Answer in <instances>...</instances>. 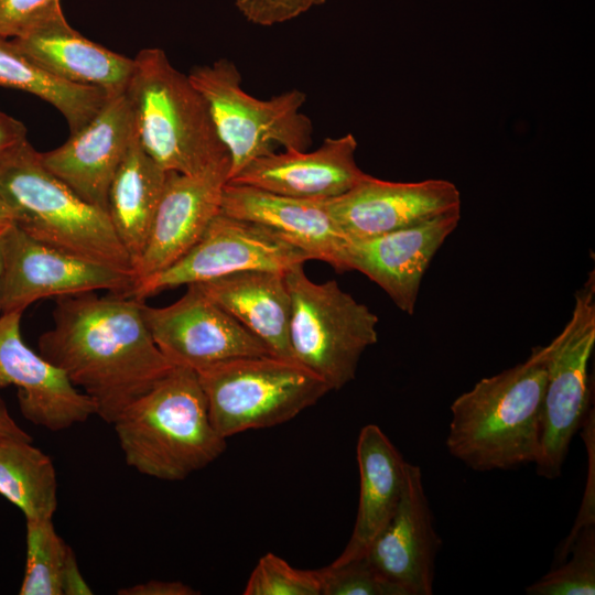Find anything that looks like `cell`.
<instances>
[{
	"mask_svg": "<svg viewBox=\"0 0 595 595\" xmlns=\"http://www.w3.org/2000/svg\"><path fill=\"white\" fill-rule=\"evenodd\" d=\"M142 303L112 293L56 298L54 325L39 338V353L83 389L109 424L174 367L154 343Z\"/></svg>",
	"mask_w": 595,
	"mask_h": 595,
	"instance_id": "6da1fadb",
	"label": "cell"
},
{
	"mask_svg": "<svg viewBox=\"0 0 595 595\" xmlns=\"http://www.w3.org/2000/svg\"><path fill=\"white\" fill-rule=\"evenodd\" d=\"M548 347L520 364L482 378L451 405V455L477 472L534 463L540 450Z\"/></svg>",
	"mask_w": 595,
	"mask_h": 595,
	"instance_id": "7a4b0ae2",
	"label": "cell"
},
{
	"mask_svg": "<svg viewBox=\"0 0 595 595\" xmlns=\"http://www.w3.org/2000/svg\"><path fill=\"white\" fill-rule=\"evenodd\" d=\"M128 466L162 480H182L226 450L214 428L197 374L174 366L112 423Z\"/></svg>",
	"mask_w": 595,
	"mask_h": 595,
	"instance_id": "3957f363",
	"label": "cell"
},
{
	"mask_svg": "<svg viewBox=\"0 0 595 595\" xmlns=\"http://www.w3.org/2000/svg\"><path fill=\"white\" fill-rule=\"evenodd\" d=\"M0 197L12 209L14 224L32 238L134 274L108 213L52 174L28 139L0 160Z\"/></svg>",
	"mask_w": 595,
	"mask_h": 595,
	"instance_id": "277c9868",
	"label": "cell"
},
{
	"mask_svg": "<svg viewBox=\"0 0 595 595\" xmlns=\"http://www.w3.org/2000/svg\"><path fill=\"white\" fill-rule=\"evenodd\" d=\"M125 94L141 147L166 172L195 174L229 156L206 99L163 50L133 57Z\"/></svg>",
	"mask_w": 595,
	"mask_h": 595,
	"instance_id": "5b68a950",
	"label": "cell"
},
{
	"mask_svg": "<svg viewBox=\"0 0 595 595\" xmlns=\"http://www.w3.org/2000/svg\"><path fill=\"white\" fill-rule=\"evenodd\" d=\"M196 374L210 421L226 440L290 421L331 391L296 360L275 355L238 357Z\"/></svg>",
	"mask_w": 595,
	"mask_h": 595,
	"instance_id": "8992f818",
	"label": "cell"
},
{
	"mask_svg": "<svg viewBox=\"0 0 595 595\" xmlns=\"http://www.w3.org/2000/svg\"><path fill=\"white\" fill-rule=\"evenodd\" d=\"M188 77L206 99L229 155V180L278 147L298 151L310 147L313 126L301 112L303 91L291 89L267 100L252 97L241 88V74L227 58L195 66Z\"/></svg>",
	"mask_w": 595,
	"mask_h": 595,
	"instance_id": "52a82bcc",
	"label": "cell"
},
{
	"mask_svg": "<svg viewBox=\"0 0 595 595\" xmlns=\"http://www.w3.org/2000/svg\"><path fill=\"white\" fill-rule=\"evenodd\" d=\"M291 295L293 359L338 390L350 382L363 353L378 340V316L338 283L313 282L303 264L285 273Z\"/></svg>",
	"mask_w": 595,
	"mask_h": 595,
	"instance_id": "ba28073f",
	"label": "cell"
},
{
	"mask_svg": "<svg viewBox=\"0 0 595 595\" xmlns=\"http://www.w3.org/2000/svg\"><path fill=\"white\" fill-rule=\"evenodd\" d=\"M572 315L551 340L542 399L537 474L561 475L570 443L588 412V364L595 346V273L592 270L575 292Z\"/></svg>",
	"mask_w": 595,
	"mask_h": 595,
	"instance_id": "9c48e42d",
	"label": "cell"
},
{
	"mask_svg": "<svg viewBox=\"0 0 595 595\" xmlns=\"http://www.w3.org/2000/svg\"><path fill=\"white\" fill-rule=\"evenodd\" d=\"M309 260L312 259L305 252L271 230L220 212L182 258L136 283L127 296L144 302L165 290L237 272L266 270L286 273Z\"/></svg>",
	"mask_w": 595,
	"mask_h": 595,
	"instance_id": "30bf717a",
	"label": "cell"
},
{
	"mask_svg": "<svg viewBox=\"0 0 595 595\" xmlns=\"http://www.w3.org/2000/svg\"><path fill=\"white\" fill-rule=\"evenodd\" d=\"M0 310L22 312L35 301L97 290L128 295L136 275L45 245L14 223L1 236Z\"/></svg>",
	"mask_w": 595,
	"mask_h": 595,
	"instance_id": "8fae6325",
	"label": "cell"
},
{
	"mask_svg": "<svg viewBox=\"0 0 595 595\" xmlns=\"http://www.w3.org/2000/svg\"><path fill=\"white\" fill-rule=\"evenodd\" d=\"M186 286V292L167 306L141 305L154 343L174 366L197 371L238 357L273 355L196 284Z\"/></svg>",
	"mask_w": 595,
	"mask_h": 595,
	"instance_id": "7c38bea8",
	"label": "cell"
},
{
	"mask_svg": "<svg viewBox=\"0 0 595 595\" xmlns=\"http://www.w3.org/2000/svg\"><path fill=\"white\" fill-rule=\"evenodd\" d=\"M459 219L461 209L376 237L346 239L336 270L365 274L399 310L412 315L423 277Z\"/></svg>",
	"mask_w": 595,
	"mask_h": 595,
	"instance_id": "4fadbf2b",
	"label": "cell"
},
{
	"mask_svg": "<svg viewBox=\"0 0 595 595\" xmlns=\"http://www.w3.org/2000/svg\"><path fill=\"white\" fill-rule=\"evenodd\" d=\"M346 239L376 237L461 209V193L446 180L383 181L367 174L348 192L323 201Z\"/></svg>",
	"mask_w": 595,
	"mask_h": 595,
	"instance_id": "5bb4252c",
	"label": "cell"
},
{
	"mask_svg": "<svg viewBox=\"0 0 595 595\" xmlns=\"http://www.w3.org/2000/svg\"><path fill=\"white\" fill-rule=\"evenodd\" d=\"M229 156L195 174L167 172L143 252L133 271L136 283L182 258L220 213L229 181Z\"/></svg>",
	"mask_w": 595,
	"mask_h": 595,
	"instance_id": "9a60e30c",
	"label": "cell"
},
{
	"mask_svg": "<svg viewBox=\"0 0 595 595\" xmlns=\"http://www.w3.org/2000/svg\"><path fill=\"white\" fill-rule=\"evenodd\" d=\"M22 312L0 317V389L14 386L22 415L57 432L96 415L93 400L21 336Z\"/></svg>",
	"mask_w": 595,
	"mask_h": 595,
	"instance_id": "2e32d148",
	"label": "cell"
},
{
	"mask_svg": "<svg viewBox=\"0 0 595 595\" xmlns=\"http://www.w3.org/2000/svg\"><path fill=\"white\" fill-rule=\"evenodd\" d=\"M136 136L130 102L121 94L110 97L65 143L40 158L82 199L107 212L111 181Z\"/></svg>",
	"mask_w": 595,
	"mask_h": 595,
	"instance_id": "e0dca14e",
	"label": "cell"
},
{
	"mask_svg": "<svg viewBox=\"0 0 595 595\" xmlns=\"http://www.w3.org/2000/svg\"><path fill=\"white\" fill-rule=\"evenodd\" d=\"M441 545L421 469L408 463L398 508L364 556L405 595H431L435 556Z\"/></svg>",
	"mask_w": 595,
	"mask_h": 595,
	"instance_id": "ac0fdd59",
	"label": "cell"
},
{
	"mask_svg": "<svg viewBox=\"0 0 595 595\" xmlns=\"http://www.w3.org/2000/svg\"><path fill=\"white\" fill-rule=\"evenodd\" d=\"M351 133L326 138L314 151L284 150L249 163L229 183L246 184L305 199H329L357 185L366 175L356 163Z\"/></svg>",
	"mask_w": 595,
	"mask_h": 595,
	"instance_id": "d6986e66",
	"label": "cell"
},
{
	"mask_svg": "<svg viewBox=\"0 0 595 595\" xmlns=\"http://www.w3.org/2000/svg\"><path fill=\"white\" fill-rule=\"evenodd\" d=\"M220 212L264 227L312 260L337 267L346 238L321 199L296 198L228 182L223 192Z\"/></svg>",
	"mask_w": 595,
	"mask_h": 595,
	"instance_id": "ffe728a7",
	"label": "cell"
},
{
	"mask_svg": "<svg viewBox=\"0 0 595 595\" xmlns=\"http://www.w3.org/2000/svg\"><path fill=\"white\" fill-rule=\"evenodd\" d=\"M10 40L55 76L99 88L110 97L125 94L133 71V58L83 36L68 24L63 13Z\"/></svg>",
	"mask_w": 595,
	"mask_h": 595,
	"instance_id": "44dd1931",
	"label": "cell"
},
{
	"mask_svg": "<svg viewBox=\"0 0 595 595\" xmlns=\"http://www.w3.org/2000/svg\"><path fill=\"white\" fill-rule=\"evenodd\" d=\"M359 501L353 533L333 563H344L366 554L388 524L400 502L407 464L389 437L376 424L365 425L357 441Z\"/></svg>",
	"mask_w": 595,
	"mask_h": 595,
	"instance_id": "7402d4cb",
	"label": "cell"
},
{
	"mask_svg": "<svg viewBox=\"0 0 595 595\" xmlns=\"http://www.w3.org/2000/svg\"><path fill=\"white\" fill-rule=\"evenodd\" d=\"M196 285L273 355L293 359L289 342L291 295L285 273L249 270Z\"/></svg>",
	"mask_w": 595,
	"mask_h": 595,
	"instance_id": "603a6c76",
	"label": "cell"
},
{
	"mask_svg": "<svg viewBox=\"0 0 595 595\" xmlns=\"http://www.w3.org/2000/svg\"><path fill=\"white\" fill-rule=\"evenodd\" d=\"M166 174L136 136L111 181L107 213L133 268L143 252Z\"/></svg>",
	"mask_w": 595,
	"mask_h": 595,
	"instance_id": "cb8c5ba5",
	"label": "cell"
},
{
	"mask_svg": "<svg viewBox=\"0 0 595 595\" xmlns=\"http://www.w3.org/2000/svg\"><path fill=\"white\" fill-rule=\"evenodd\" d=\"M0 86L32 94L56 108L71 133L88 123L110 96L104 90L66 82L0 37Z\"/></svg>",
	"mask_w": 595,
	"mask_h": 595,
	"instance_id": "d4e9b609",
	"label": "cell"
},
{
	"mask_svg": "<svg viewBox=\"0 0 595 595\" xmlns=\"http://www.w3.org/2000/svg\"><path fill=\"white\" fill-rule=\"evenodd\" d=\"M53 462L32 441L0 440V495L29 519H52L57 508Z\"/></svg>",
	"mask_w": 595,
	"mask_h": 595,
	"instance_id": "484cf974",
	"label": "cell"
},
{
	"mask_svg": "<svg viewBox=\"0 0 595 595\" xmlns=\"http://www.w3.org/2000/svg\"><path fill=\"white\" fill-rule=\"evenodd\" d=\"M26 522V565L20 595H63L62 578L72 550L57 534L52 519Z\"/></svg>",
	"mask_w": 595,
	"mask_h": 595,
	"instance_id": "4316f807",
	"label": "cell"
},
{
	"mask_svg": "<svg viewBox=\"0 0 595 595\" xmlns=\"http://www.w3.org/2000/svg\"><path fill=\"white\" fill-rule=\"evenodd\" d=\"M558 565L526 588L529 595L595 594V523L582 527L560 548Z\"/></svg>",
	"mask_w": 595,
	"mask_h": 595,
	"instance_id": "83f0119b",
	"label": "cell"
},
{
	"mask_svg": "<svg viewBox=\"0 0 595 595\" xmlns=\"http://www.w3.org/2000/svg\"><path fill=\"white\" fill-rule=\"evenodd\" d=\"M245 595H321L318 570H300L274 553L261 556L244 589Z\"/></svg>",
	"mask_w": 595,
	"mask_h": 595,
	"instance_id": "f1b7e54d",
	"label": "cell"
},
{
	"mask_svg": "<svg viewBox=\"0 0 595 595\" xmlns=\"http://www.w3.org/2000/svg\"><path fill=\"white\" fill-rule=\"evenodd\" d=\"M321 595H405L397 584L382 576L365 556L344 563H331L318 570Z\"/></svg>",
	"mask_w": 595,
	"mask_h": 595,
	"instance_id": "f546056e",
	"label": "cell"
},
{
	"mask_svg": "<svg viewBox=\"0 0 595 595\" xmlns=\"http://www.w3.org/2000/svg\"><path fill=\"white\" fill-rule=\"evenodd\" d=\"M62 13L61 0H0V37L21 36Z\"/></svg>",
	"mask_w": 595,
	"mask_h": 595,
	"instance_id": "4dcf8cb0",
	"label": "cell"
},
{
	"mask_svg": "<svg viewBox=\"0 0 595 595\" xmlns=\"http://www.w3.org/2000/svg\"><path fill=\"white\" fill-rule=\"evenodd\" d=\"M239 12L251 23L271 26L307 11L310 0H236Z\"/></svg>",
	"mask_w": 595,
	"mask_h": 595,
	"instance_id": "1f68e13d",
	"label": "cell"
},
{
	"mask_svg": "<svg viewBox=\"0 0 595 595\" xmlns=\"http://www.w3.org/2000/svg\"><path fill=\"white\" fill-rule=\"evenodd\" d=\"M119 595H197L199 592L180 581H148L117 592Z\"/></svg>",
	"mask_w": 595,
	"mask_h": 595,
	"instance_id": "d6a6232c",
	"label": "cell"
},
{
	"mask_svg": "<svg viewBox=\"0 0 595 595\" xmlns=\"http://www.w3.org/2000/svg\"><path fill=\"white\" fill-rule=\"evenodd\" d=\"M62 591L64 595H91L93 591L86 583L78 567L76 555L71 550L62 578Z\"/></svg>",
	"mask_w": 595,
	"mask_h": 595,
	"instance_id": "836d02e7",
	"label": "cell"
},
{
	"mask_svg": "<svg viewBox=\"0 0 595 595\" xmlns=\"http://www.w3.org/2000/svg\"><path fill=\"white\" fill-rule=\"evenodd\" d=\"M25 139V126L15 118L0 111V160L9 150Z\"/></svg>",
	"mask_w": 595,
	"mask_h": 595,
	"instance_id": "e575fe53",
	"label": "cell"
},
{
	"mask_svg": "<svg viewBox=\"0 0 595 595\" xmlns=\"http://www.w3.org/2000/svg\"><path fill=\"white\" fill-rule=\"evenodd\" d=\"M4 439L32 441V436L18 425L4 401L0 398V440Z\"/></svg>",
	"mask_w": 595,
	"mask_h": 595,
	"instance_id": "d590c367",
	"label": "cell"
},
{
	"mask_svg": "<svg viewBox=\"0 0 595 595\" xmlns=\"http://www.w3.org/2000/svg\"><path fill=\"white\" fill-rule=\"evenodd\" d=\"M14 223V215L8 204L0 197V227Z\"/></svg>",
	"mask_w": 595,
	"mask_h": 595,
	"instance_id": "8d00e7d4",
	"label": "cell"
},
{
	"mask_svg": "<svg viewBox=\"0 0 595 595\" xmlns=\"http://www.w3.org/2000/svg\"><path fill=\"white\" fill-rule=\"evenodd\" d=\"M9 226V225H8ZM7 226L4 227H0V280H1V272H2V256H1V236H2V232L3 230L6 229ZM1 312V310H0Z\"/></svg>",
	"mask_w": 595,
	"mask_h": 595,
	"instance_id": "74e56055",
	"label": "cell"
},
{
	"mask_svg": "<svg viewBox=\"0 0 595 595\" xmlns=\"http://www.w3.org/2000/svg\"><path fill=\"white\" fill-rule=\"evenodd\" d=\"M327 0H310L312 7L313 6H321L323 3H325Z\"/></svg>",
	"mask_w": 595,
	"mask_h": 595,
	"instance_id": "f35d334b",
	"label": "cell"
}]
</instances>
